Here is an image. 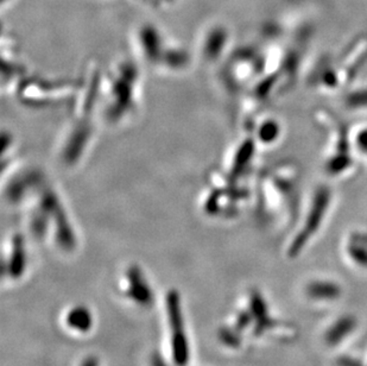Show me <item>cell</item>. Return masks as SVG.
I'll return each instance as SVG.
<instances>
[{
	"label": "cell",
	"mask_w": 367,
	"mask_h": 366,
	"mask_svg": "<svg viewBox=\"0 0 367 366\" xmlns=\"http://www.w3.org/2000/svg\"><path fill=\"white\" fill-rule=\"evenodd\" d=\"M168 319L171 328V348L175 365L186 366L190 360V348L187 340L186 330L183 326L180 296L175 290L167 295Z\"/></svg>",
	"instance_id": "obj_1"
},
{
	"label": "cell",
	"mask_w": 367,
	"mask_h": 366,
	"mask_svg": "<svg viewBox=\"0 0 367 366\" xmlns=\"http://www.w3.org/2000/svg\"><path fill=\"white\" fill-rule=\"evenodd\" d=\"M128 298L137 305L150 306L153 303V291L150 289L146 279H143L142 272L137 267H132L128 272Z\"/></svg>",
	"instance_id": "obj_2"
},
{
	"label": "cell",
	"mask_w": 367,
	"mask_h": 366,
	"mask_svg": "<svg viewBox=\"0 0 367 366\" xmlns=\"http://www.w3.org/2000/svg\"><path fill=\"white\" fill-rule=\"evenodd\" d=\"M67 325L77 332H88L93 326V318L88 308L84 306H77L70 309L67 314Z\"/></svg>",
	"instance_id": "obj_3"
},
{
	"label": "cell",
	"mask_w": 367,
	"mask_h": 366,
	"mask_svg": "<svg viewBox=\"0 0 367 366\" xmlns=\"http://www.w3.org/2000/svg\"><path fill=\"white\" fill-rule=\"evenodd\" d=\"M12 254L9 263V274L13 279H17L22 275L26 268V254H24V247L21 237H16L12 244Z\"/></svg>",
	"instance_id": "obj_4"
},
{
	"label": "cell",
	"mask_w": 367,
	"mask_h": 366,
	"mask_svg": "<svg viewBox=\"0 0 367 366\" xmlns=\"http://www.w3.org/2000/svg\"><path fill=\"white\" fill-rule=\"evenodd\" d=\"M340 290L338 286H332V284H326V283H320V284H314L310 288V294L313 295L315 298H333L338 296Z\"/></svg>",
	"instance_id": "obj_5"
},
{
	"label": "cell",
	"mask_w": 367,
	"mask_h": 366,
	"mask_svg": "<svg viewBox=\"0 0 367 366\" xmlns=\"http://www.w3.org/2000/svg\"><path fill=\"white\" fill-rule=\"evenodd\" d=\"M82 366H98V362H97V359L89 358L84 362Z\"/></svg>",
	"instance_id": "obj_6"
}]
</instances>
